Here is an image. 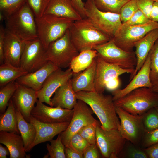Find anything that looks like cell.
<instances>
[{"label": "cell", "instance_id": "obj_1", "mask_svg": "<svg viewBox=\"0 0 158 158\" xmlns=\"http://www.w3.org/2000/svg\"><path fill=\"white\" fill-rule=\"evenodd\" d=\"M78 99L87 103L99 120L106 130L118 129L120 122L116 113L112 95L95 92L80 91L75 93Z\"/></svg>", "mask_w": 158, "mask_h": 158}, {"label": "cell", "instance_id": "obj_2", "mask_svg": "<svg viewBox=\"0 0 158 158\" xmlns=\"http://www.w3.org/2000/svg\"><path fill=\"white\" fill-rule=\"evenodd\" d=\"M68 30L71 42L79 52L93 49L111 39L87 18L74 21Z\"/></svg>", "mask_w": 158, "mask_h": 158}, {"label": "cell", "instance_id": "obj_3", "mask_svg": "<svg viewBox=\"0 0 158 158\" xmlns=\"http://www.w3.org/2000/svg\"><path fill=\"white\" fill-rule=\"evenodd\" d=\"M114 102L115 107L121 108L131 114L142 115L158 106V93L151 88L141 87Z\"/></svg>", "mask_w": 158, "mask_h": 158}, {"label": "cell", "instance_id": "obj_4", "mask_svg": "<svg viewBox=\"0 0 158 158\" xmlns=\"http://www.w3.org/2000/svg\"><path fill=\"white\" fill-rule=\"evenodd\" d=\"M5 20V29L23 42L38 38L35 17L27 3Z\"/></svg>", "mask_w": 158, "mask_h": 158}, {"label": "cell", "instance_id": "obj_5", "mask_svg": "<svg viewBox=\"0 0 158 158\" xmlns=\"http://www.w3.org/2000/svg\"><path fill=\"white\" fill-rule=\"evenodd\" d=\"M38 38L47 49L49 44L62 36L74 21L49 14L35 18Z\"/></svg>", "mask_w": 158, "mask_h": 158}, {"label": "cell", "instance_id": "obj_6", "mask_svg": "<svg viewBox=\"0 0 158 158\" xmlns=\"http://www.w3.org/2000/svg\"><path fill=\"white\" fill-rule=\"evenodd\" d=\"M79 53L71 42L68 29L51 42L46 49L47 60L61 68L69 67L72 60Z\"/></svg>", "mask_w": 158, "mask_h": 158}, {"label": "cell", "instance_id": "obj_7", "mask_svg": "<svg viewBox=\"0 0 158 158\" xmlns=\"http://www.w3.org/2000/svg\"><path fill=\"white\" fill-rule=\"evenodd\" d=\"M158 28V23L150 20L142 25L122 23L111 39L115 44L124 50L133 51L135 44L149 32Z\"/></svg>", "mask_w": 158, "mask_h": 158}, {"label": "cell", "instance_id": "obj_8", "mask_svg": "<svg viewBox=\"0 0 158 158\" xmlns=\"http://www.w3.org/2000/svg\"><path fill=\"white\" fill-rule=\"evenodd\" d=\"M98 56L106 62L121 68L135 71L137 59L134 51L128 52L117 46L111 39L108 42L95 47Z\"/></svg>", "mask_w": 158, "mask_h": 158}, {"label": "cell", "instance_id": "obj_9", "mask_svg": "<svg viewBox=\"0 0 158 158\" xmlns=\"http://www.w3.org/2000/svg\"><path fill=\"white\" fill-rule=\"evenodd\" d=\"M85 7L87 18L93 24L111 39L113 38L122 24L119 14L102 11L92 0L86 1Z\"/></svg>", "mask_w": 158, "mask_h": 158}, {"label": "cell", "instance_id": "obj_10", "mask_svg": "<svg viewBox=\"0 0 158 158\" xmlns=\"http://www.w3.org/2000/svg\"><path fill=\"white\" fill-rule=\"evenodd\" d=\"M96 144L104 158H118L126 140L117 129H104L99 123L96 130Z\"/></svg>", "mask_w": 158, "mask_h": 158}, {"label": "cell", "instance_id": "obj_11", "mask_svg": "<svg viewBox=\"0 0 158 158\" xmlns=\"http://www.w3.org/2000/svg\"><path fill=\"white\" fill-rule=\"evenodd\" d=\"M116 113L120 120L118 130L126 140L140 147L145 132L142 118L143 114L133 115L121 108L115 107Z\"/></svg>", "mask_w": 158, "mask_h": 158}, {"label": "cell", "instance_id": "obj_12", "mask_svg": "<svg viewBox=\"0 0 158 158\" xmlns=\"http://www.w3.org/2000/svg\"><path fill=\"white\" fill-rule=\"evenodd\" d=\"M46 49L38 38L24 42L20 66L28 73L40 68L48 61Z\"/></svg>", "mask_w": 158, "mask_h": 158}, {"label": "cell", "instance_id": "obj_13", "mask_svg": "<svg viewBox=\"0 0 158 158\" xmlns=\"http://www.w3.org/2000/svg\"><path fill=\"white\" fill-rule=\"evenodd\" d=\"M74 113L69 124L60 133L62 143L65 147L69 145L72 136L83 127L97 121L92 116L94 113L90 107L84 102L78 99L73 108Z\"/></svg>", "mask_w": 158, "mask_h": 158}, {"label": "cell", "instance_id": "obj_14", "mask_svg": "<svg viewBox=\"0 0 158 158\" xmlns=\"http://www.w3.org/2000/svg\"><path fill=\"white\" fill-rule=\"evenodd\" d=\"M31 113V115L37 121L49 123L70 122L74 110L59 107L46 105L38 99Z\"/></svg>", "mask_w": 158, "mask_h": 158}, {"label": "cell", "instance_id": "obj_15", "mask_svg": "<svg viewBox=\"0 0 158 158\" xmlns=\"http://www.w3.org/2000/svg\"><path fill=\"white\" fill-rule=\"evenodd\" d=\"M96 61L94 86L95 91L99 93H104L106 84L110 80L125 73H130V76H131L134 71L123 69L116 65L107 63L98 56Z\"/></svg>", "mask_w": 158, "mask_h": 158}, {"label": "cell", "instance_id": "obj_16", "mask_svg": "<svg viewBox=\"0 0 158 158\" xmlns=\"http://www.w3.org/2000/svg\"><path fill=\"white\" fill-rule=\"evenodd\" d=\"M73 72L69 68L65 71L59 68L47 77L41 89L37 91L38 99L52 107L51 97L60 86L72 78Z\"/></svg>", "mask_w": 158, "mask_h": 158}, {"label": "cell", "instance_id": "obj_17", "mask_svg": "<svg viewBox=\"0 0 158 158\" xmlns=\"http://www.w3.org/2000/svg\"><path fill=\"white\" fill-rule=\"evenodd\" d=\"M37 99V91L19 84L11 99L15 109L20 113L25 119L29 122L31 112Z\"/></svg>", "mask_w": 158, "mask_h": 158}, {"label": "cell", "instance_id": "obj_18", "mask_svg": "<svg viewBox=\"0 0 158 158\" xmlns=\"http://www.w3.org/2000/svg\"><path fill=\"white\" fill-rule=\"evenodd\" d=\"M150 57L149 54L143 66L130 83L123 89H118L111 92L113 101L124 96L136 89L142 87L152 88V85L150 78Z\"/></svg>", "mask_w": 158, "mask_h": 158}, {"label": "cell", "instance_id": "obj_19", "mask_svg": "<svg viewBox=\"0 0 158 158\" xmlns=\"http://www.w3.org/2000/svg\"><path fill=\"white\" fill-rule=\"evenodd\" d=\"M28 122L32 123L36 130L35 139L31 146L30 150L37 145L50 141L54 136L65 130L70 122L49 123L40 122L31 115Z\"/></svg>", "mask_w": 158, "mask_h": 158}, {"label": "cell", "instance_id": "obj_20", "mask_svg": "<svg viewBox=\"0 0 158 158\" xmlns=\"http://www.w3.org/2000/svg\"><path fill=\"white\" fill-rule=\"evenodd\" d=\"M58 68L51 62L48 61L40 68L20 77L16 81L19 84L37 91L41 89L48 76Z\"/></svg>", "mask_w": 158, "mask_h": 158}, {"label": "cell", "instance_id": "obj_21", "mask_svg": "<svg viewBox=\"0 0 158 158\" xmlns=\"http://www.w3.org/2000/svg\"><path fill=\"white\" fill-rule=\"evenodd\" d=\"M5 30L4 63L20 67L24 42L6 29Z\"/></svg>", "mask_w": 158, "mask_h": 158}, {"label": "cell", "instance_id": "obj_22", "mask_svg": "<svg viewBox=\"0 0 158 158\" xmlns=\"http://www.w3.org/2000/svg\"><path fill=\"white\" fill-rule=\"evenodd\" d=\"M158 39V28L149 32L135 44L134 47L137 64L134 73L130 76L129 81L143 66L150 50Z\"/></svg>", "mask_w": 158, "mask_h": 158}, {"label": "cell", "instance_id": "obj_23", "mask_svg": "<svg viewBox=\"0 0 158 158\" xmlns=\"http://www.w3.org/2000/svg\"><path fill=\"white\" fill-rule=\"evenodd\" d=\"M96 57L90 65L82 72L74 73V76L73 75V77L71 80L72 87L75 93L82 91H95L94 81Z\"/></svg>", "mask_w": 158, "mask_h": 158}, {"label": "cell", "instance_id": "obj_24", "mask_svg": "<svg viewBox=\"0 0 158 158\" xmlns=\"http://www.w3.org/2000/svg\"><path fill=\"white\" fill-rule=\"evenodd\" d=\"M71 78L59 87L54 92V96L50 99L52 107L73 109L78 99L72 87Z\"/></svg>", "mask_w": 158, "mask_h": 158}, {"label": "cell", "instance_id": "obj_25", "mask_svg": "<svg viewBox=\"0 0 158 158\" xmlns=\"http://www.w3.org/2000/svg\"><path fill=\"white\" fill-rule=\"evenodd\" d=\"M0 143L6 146L10 152V158H28L21 136L13 132L0 131Z\"/></svg>", "mask_w": 158, "mask_h": 158}, {"label": "cell", "instance_id": "obj_26", "mask_svg": "<svg viewBox=\"0 0 158 158\" xmlns=\"http://www.w3.org/2000/svg\"><path fill=\"white\" fill-rule=\"evenodd\" d=\"M44 14L67 18L74 21L82 18L71 0H51Z\"/></svg>", "mask_w": 158, "mask_h": 158}, {"label": "cell", "instance_id": "obj_27", "mask_svg": "<svg viewBox=\"0 0 158 158\" xmlns=\"http://www.w3.org/2000/svg\"><path fill=\"white\" fill-rule=\"evenodd\" d=\"M18 128L23 139L26 152L30 151V148L33 142L36 135L34 126L27 121L20 113L16 109Z\"/></svg>", "mask_w": 158, "mask_h": 158}, {"label": "cell", "instance_id": "obj_28", "mask_svg": "<svg viewBox=\"0 0 158 158\" xmlns=\"http://www.w3.org/2000/svg\"><path fill=\"white\" fill-rule=\"evenodd\" d=\"M0 131L20 134L18 128L16 109L11 99L9 101L6 110L4 113L0 114Z\"/></svg>", "mask_w": 158, "mask_h": 158}, {"label": "cell", "instance_id": "obj_29", "mask_svg": "<svg viewBox=\"0 0 158 158\" xmlns=\"http://www.w3.org/2000/svg\"><path fill=\"white\" fill-rule=\"evenodd\" d=\"M97 56V51L94 49L82 51L73 59L69 68L74 73L81 72L89 67Z\"/></svg>", "mask_w": 158, "mask_h": 158}, {"label": "cell", "instance_id": "obj_30", "mask_svg": "<svg viewBox=\"0 0 158 158\" xmlns=\"http://www.w3.org/2000/svg\"><path fill=\"white\" fill-rule=\"evenodd\" d=\"M28 72L21 67H16L11 64L4 63L0 66V86L16 80Z\"/></svg>", "mask_w": 158, "mask_h": 158}, {"label": "cell", "instance_id": "obj_31", "mask_svg": "<svg viewBox=\"0 0 158 158\" xmlns=\"http://www.w3.org/2000/svg\"><path fill=\"white\" fill-rule=\"evenodd\" d=\"M16 81H12L5 85L1 87L0 89V114L6 111L9 101L11 98L19 85Z\"/></svg>", "mask_w": 158, "mask_h": 158}, {"label": "cell", "instance_id": "obj_32", "mask_svg": "<svg viewBox=\"0 0 158 158\" xmlns=\"http://www.w3.org/2000/svg\"><path fill=\"white\" fill-rule=\"evenodd\" d=\"M100 10L119 14L122 7L130 0H92Z\"/></svg>", "mask_w": 158, "mask_h": 158}, {"label": "cell", "instance_id": "obj_33", "mask_svg": "<svg viewBox=\"0 0 158 158\" xmlns=\"http://www.w3.org/2000/svg\"><path fill=\"white\" fill-rule=\"evenodd\" d=\"M49 142L50 145L49 143L46 145L48 153L44 157L49 156L50 158H66L65 146L62 142L60 134H58L56 139H52Z\"/></svg>", "mask_w": 158, "mask_h": 158}, {"label": "cell", "instance_id": "obj_34", "mask_svg": "<svg viewBox=\"0 0 158 158\" xmlns=\"http://www.w3.org/2000/svg\"><path fill=\"white\" fill-rule=\"evenodd\" d=\"M149 54L150 57V78L153 87L158 83V39Z\"/></svg>", "mask_w": 158, "mask_h": 158}, {"label": "cell", "instance_id": "obj_35", "mask_svg": "<svg viewBox=\"0 0 158 158\" xmlns=\"http://www.w3.org/2000/svg\"><path fill=\"white\" fill-rule=\"evenodd\" d=\"M118 158H148L144 150L126 140Z\"/></svg>", "mask_w": 158, "mask_h": 158}, {"label": "cell", "instance_id": "obj_36", "mask_svg": "<svg viewBox=\"0 0 158 158\" xmlns=\"http://www.w3.org/2000/svg\"><path fill=\"white\" fill-rule=\"evenodd\" d=\"M27 0H0V12L5 19L20 8Z\"/></svg>", "mask_w": 158, "mask_h": 158}, {"label": "cell", "instance_id": "obj_37", "mask_svg": "<svg viewBox=\"0 0 158 158\" xmlns=\"http://www.w3.org/2000/svg\"><path fill=\"white\" fill-rule=\"evenodd\" d=\"M142 122L145 132L158 128V113L155 107L143 114Z\"/></svg>", "mask_w": 158, "mask_h": 158}, {"label": "cell", "instance_id": "obj_38", "mask_svg": "<svg viewBox=\"0 0 158 158\" xmlns=\"http://www.w3.org/2000/svg\"><path fill=\"white\" fill-rule=\"evenodd\" d=\"M99 123L97 120L91 124L85 126L78 133L89 144L96 143V130Z\"/></svg>", "mask_w": 158, "mask_h": 158}, {"label": "cell", "instance_id": "obj_39", "mask_svg": "<svg viewBox=\"0 0 158 158\" xmlns=\"http://www.w3.org/2000/svg\"><path fill=\"white\" fill-rule=\"evenodd\" d=\"M135 0H130L121 8L119 13L122 23L127 21L138 9Z\"/></svg>", "mask_w": 158, "mask_h": 158}, {"label": "cell", "instance_id": "obj_40", "mask_svg": "<svg viewBox=\"0 0 158 158\" xmlns=\"http://www.w3.org/2000/svg\"><path fill=\"white\" fill-rule=\"evenodd\" d=\"M51 0H27L26 3L32 11L35 18L44 14Z\"/></svg>", "mask_w": 158, "mask_h": 158}, {"label": "cell", "instance_id": "obj_41", "mask_svg": "<svg viewBox=\"0 0 158 158\" xmlns=\"http://www.w3.org/2000/svg\"><path fill=\"white\" fill-rule=\"evenodd\" d=\"M158 143V128L145 132L142 137L140 147L145 149Z\"/></svg>", "mask_w": 158, "mask_h": 158}, {"label": "cell", "instance_id": "obj_42", "mask_svg": "<svg viewBox=\"0 0 158 158\" xmlns=\"http://www.w3.org/2000/svg\"><path fill=\"white\" fill-rule=\"evenodd\" d=\"M89 144L78 133H77L73 135L71 138L69 146H72L79 152L83 153L85 149Z\"/></svg>", "mask_w": 158, "mask_h": 158}, {"label": "cell", "instance_id": "obj_43", "mask_svg": "<svg viewBox=\"0 0 158 158\" xmlns=\"http://www.w3.org/2000/svg\"><path fill=\"white\" fill-rule=\"evenodd\" d=\"M150 20L145 14L138 9L127 21L123 23L130 25H140L145 24Z\"/></svg>", "mask_w": 158, "mask_h": 158}, {"label": "cell", "instance_id": "obj_44", "mask_svg": "<svg viewBox=\"0 0 158 158\" xmlns=\"http://www.w3.org/2000/svg\"><path fill=\"white\" fill-rule=\"evenodd\" d=\"M135 1L138 9L142 11L150 19V15L154 2L152 0H135Z\"/></svg>", "mask_w": 158, "mask_h": 158}, {"label": "cell", "instance_id": "obj_45", "mask_svg": "<svg viewBox=\"0 0 158 158\" xmlns=\"http://www.w3.org/2000/svg\"><path fill=\"white\" fill-rule=\"evenodd\" d=\"M96 143L89 144L86 147L83 153L84 158H99L100 157Z\"/></svg>", "mask_w": 158, "mask_h": 158}, {"label": "cell", "instance_id": "obj_46", "mask_svg": "<svg viewBox=\"0 0 158 158\" xmlns=\"http://www.w3.org/2000/svg\"><path fill=\"white\" fill-rule=\"evenodd\" d=\"M71 0L73 6L80 14L82 18H87L85 3L83 1V0Z\"/></svg>", "mask_w": 158, "mask_h": 158}, {"label": "cell", "instance_id": "obj_47", "mask_svg": "<svg viewBox=\"0 0 158 158\" xmlns=\"http://www.w3.org/2000/svg\"><path fill=\"white\" fill-rule=\"evenodd\" d=\"M5 28L3 26H0V65L4 63V45Z\"/></svg>", "mask_w": 158, "mask_h": 158}, {"label": "cell", "instance_id": "obj_48", "mask_svg": "<svg viewBox=\"0 0 158 158\" xmlns=\"http://www.w3.org/2000/svg\"><path fill=\"white\" fill-rule=\"evenodd\" d=\"M65 154L67 158H83V153L78 152L72 146L65 147Z\"/></svg>", "mask_w": 158, "mask_h": 158}, {"label": "cell", "instance_id": "obj_49", "mask_svg": "<svg viewBox=\"0 0 158 158\" xmlns=\"http://www.w3.org/2000/svg\"><path fill=\"white\" fill-rule=\"evenodd\" d=\"M143 149L148 158H158V143Z\"/></svg>", "mask_w": 158, "mask_h": 158}, {"label": "cell", "instance_id": "obj_50", "mask_svg": "<svg viewBox=\"0 0 158 158\" xmlns=\"http://www.w3.org/2000/svg\"><path fill=\"white\" fill-rule=\"evenodd\" d=\"M121 84L119 77L114 78L108 81L105 85V88L112 91L118 89Z\"/></svg>", "mask_w": 158, "mask_h": 158}, {"label": "cell", "instance_id": "obj_51", "mask_svg": "<svg viewBox=\"0 0 158 158\" xmlns=\"http://www.w3.org/2000/svg\"><path fill=\"white\" fill-rule=\"evenodd\" d=\"M150 19L158 23V2H154L150 15Z\"/></svg>", "mask_w": 158, "mask_h": 158}, {"label": "cell", "instance_id": "obj_52", "mask_svg": "<svg viewBox=\"0 0 158 158\" xmlns=\"http://www.w3.org/2000/svg\"><path fill=\"white\" fill-rule=\"evenodd\" d=\"M10 155L8 148L6 146L0 145V158H6V156Z\"/></svg>", "mask_w": 158, "mask_h": 158}, {"label": "cell", "instance_id": "obj_53", "mask_svg": "<svg viewBox=\"0 0 158 158\" xmlns=\"http://www.w3.org/2000/svg\"><path fill=\"white\" fill-rule=\"evenodd\" d=\"M152 89L153 91L158 93V83L153 86Z\"/></svg>", "mask_w": 158, "mask_h": 158}, {"label": "cell", "instance_id": "obj_54", "mask_svg": "<svg viewBox=\"0 0 158 158\" xmlns=\"http://www.w3.org/2000/svg\"><path fill=\"white\" fill-rule=\"evenodd\" d=\"M5 20V17L3 13L0 12V20L2 21L4 20Z\"/></svg>", "mask_w": 158, "mask_h": 158}, {"label": "cell", "instance_id": "obj_55", "mask_svg": "<svg viewBox=\"0 0 158 158\" xmlns=\"http://www.w3.org/2000/svg\"><path fill=\"white\" fill-rule=\"evenodd\" d=\"M156 111H157L158 113V106H157V107H155Z\"/></svg>", "mask_w": 158, "mask_h": 158}, {"label": "cell", "instance_id": "obj_56", "mask_svg": "<svg viewBox=\"0 0 158 158\" xmlns=\"http://www.w3.org/2000/svg\"><path fill=\"white\" fill-rule=\"evenodd\" d=\"M154 2H158V0H152Z\"/></svg>", "mask_w": 158, "mask_h": 158}]
</instances>
